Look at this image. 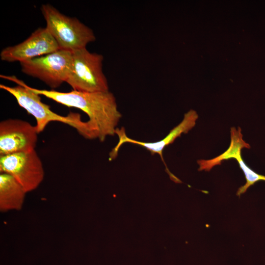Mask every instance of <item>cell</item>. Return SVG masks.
<instances>
[{"label": "cell", "instance_id": "cell-1", "mask_svg": "<svg viewBox=\"0 0 265 265\" xmlns=\"http://www.w3.org/2000/svg\"><path fill=\"white\" fill-rule=\"evenodd\" d=\"M34 92L68 107L79 108L85 113V121L89 139L98 138L103 142L108 136L115 134L117 126L122 117L116 98L109 91L84 92L72 90L59 92L54 90L31 87Z\"/></svg>", "mask_w": 265, "mask_h": 265}, {"label": "cell", "instance_id": "cell-2", "mask_svg": "<svg viewBox=\"0 0 265 265\" xmlns=\"http://www.w3.org/2000/svg\"><path fill=\"white\" fill-rule=\"evenodd\" d=\"M0 78L17 84L14 87L0 84V88L13 96L19 105L34 117L38 133L43 132L50 122L57 121L72 127L81 136L88 139V132L86 122L81 120L79 113L70 112L66 116L59 115L53 111L49 105L41 101V95L16 76L1 75Z\"/></svg>", "mask_w": 265, "mask_h": 265}, {"label": "cell", "instance_id": "cell-3", "mask_svg": "<svg viewBox=\"0 0 265 265\" xmlns=\"http://www.w3.org/2000/svg\"><path fill=\"white\" fill-rule=\"evenodd\" d=\"M41 10L46 27L59 49L73 52L86 48L96 40L93 30L78 19L63 14L50 4H43Z\"/></svg>", "mask_w": 265, "mask_h": 265}, {"label": "cell", "instance_id": "cell-4", "mask_svg": "<svg viewBox=\"0 0 265 265\" xmlns=\"http://www.w3.org/2000/svg\"><path fill=\"white\" fill-rule=\"evenodd\" d=\"M103 56L86 48L72 52L71 70L66 80L73 90L84 92L109 91L103 71Z\"/></svg>", "mask_w": 265, "mask_h": 265}, {"label": "cell", "instance_id": "cell-5", "mask_svg": "<svg viewBox=\"0 0 265 265\" xmlns=\"http://www.w3.org/2000/svg\"><path fill=\"white\" fill-rule=\"evenodd\" d=\"M72 52L58 50L49 54L20 62L21 70L37 78L51 88L58 87L66 82L72 66Z\"/></svg>", "mask_w": 265, "mask_h": 265}, {"label": "cell", "instance_id": "cell-6", "mask_svg": "<svg viewBox=\"0 0 265 265\" xmlns=\"http://www.w3.org/2000/svg\"><path fill=\"white\" fill-rule=\"evenodd\" d=\"M0 173L12 176L26 193L37 188L44 177L42 161L35 150L0 156Z\"/></svg>", "mask_w": 265, "mask_h": 265}, {"label": "cell", "instance_id": "cell-7", "mask_svg": "<svg viewBox=\"0 0 265 265\" xmlns=\"http://www.w3.org/2000/svg\"><path fill=\"white\" fill-rule=\"evenodd\" d=\"M35 126L18 119L0 123V156L35 150L38 139Z\"/></svg>", "mask_w": 265, "mask_h": 265}, {"label": "cell", "instance_id": "cell-8", "mask_svg": "<svg viewBox=\"0 0 265 265\" xmlns=\"http://www.w3.org/2000/svg\"><path fill=\"white\" fill-rule=\"evenodd\" d=\"M59 48L46 27L36 29L25 41L3 49L0 52L2 60L20 62L55 52Z\"/></svg>", "mask_w": 265, "mask_h": 265}, {"label": "cell", "instance_id": "cell-9", "mask_svg": "<svg viewBox=\"0 0 265 265\" xmlns=\"http://www.w3.org/2000/svg\"><path fill=\"white\" fill-rule=\"evenodd\" d=\"M198 118V115L197 112L193 109H190L185 114L183 120L173 128L165 137L159 141L152 142L132 139L127 136L124 127L117 128L115 131V134L118 137V142L111 151L110 154L113 157H117L120 147L124 143H128L140 146L150 152L151 155L158 154L160 156L165 166L166 171L170 178L172 179L175 176L167 167L162 154L163 151L166 146L173 143L175 139L180 136L182 133H187L192 129L195 126Z\"/></svg>", "mask_w": 265, "mask_h": 265}, {"label": "cell", "instance_id": "cell-10", "mask_svg": "<svg viewBox=\"0 0 265 265\" xmlns=\"http://www.w3.org/2000/svg\"><path fill=\"white\" fill-rule=\"evenodd\" d=\"M26 192L12 176L0 174V211H19L22 208Z\"/></svg>", "mask_w": 265, "mask_h": 265}, {"label": "cell", "instance_id": "cell-11", "mask_svg": "<svg viewBox=\"0 0 265 265\" xmlns=\"http://www.w3.org/2000/svg\"><path fill=\"white\" fill-rule=\"evenodd\" d=\"M231 142L229 148L222 154L210 159H200L197 160L199 171H210L214 166L220 165L224 160L232 158L236 159L241 155L243 148L249 149L250 146L243 139L241 129L239 127L231 128Z\"/></svg>", "mask_w": 265, "mask_h": 265}, {"label": "cell", "instance_id": "cell-12", "mask_svg": "<svg viewBox=\"0 0 265 265\" xmlns=\"http://www.w3.org/2000/svg\"><path fill=\"white\" fill-rule=\"evenodd\" d=\"M236 159L238 163V165L241 169L243 172L245 179V184L240 186L238 190L237 195L238 196L246 192L247 189L258 181H265V176L258 174L255 171L251 169L247 165L242 159L241 155L238 156Z\"/></svg>", "mask_w": 265, "mask_h": 265}]
</instances>
